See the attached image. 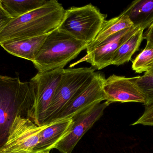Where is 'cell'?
Listing matches in <instances>:
<instances>
[{
    "mask_svg": "<svg viewBox=\"0 0 153 153\" xmlns=\"http://www.w3.org/2000/svg\"><path fill=\"white\" fill-rule=\"evenodd\" d=\"M35 102V91L30 82L0 75V149L6 143L16 118L31 119Z\"/></svg>",
    "mask_w": 153,
    "mask_h": 153,
    "instance_id": "6da1fadb",
    "label": "cell"
},
{
    "mask_svg": "<svg viewBox=\"0 0 153 153\" xmlns=\"http://www.w3.org/2000/svg\"><path fill=\"white\" fill-rule=\"evenodd\" d=\"M65 11L56 0L47 1L41 7L13 19L0 33V45L49 34L59 27Z\"/></svg>",
    "mask_w": 153,
    "mask_h": 153,
    "instance_id": "7a4b0ae2",
    "label": "cell"
},
{
    "mask_svg": "<svg viewBox=\"0 0 153 153\" xmlns=\"http://www.w3.org/2000/svg\"><path fill=\"white\" fill-rule=\"evenodd\" d=\"M88 43L54 30L47 35L36 58L32 62L38 72L62 68L86 49Z\"/></svg>",
    "mask_w": 153,
    "mask_h": 153,
    "instance_id": "3957f363",
    "label": "cell"
},
{
    "mask_svg": "<svg viewBox=\"0 0 153 153\" xmlns=\"http://www.w3.org/2000/svg\"><path fill=\"white\" fill-rule=\"evenodd\" d=\"M106 15L91 4L65 10L58 30L88 44L98 35Z\"/></svg>",
    "mask_w": 153,
    "mask_h": 153,
    "instance_id": "277c9868",
    "label": "cell"
},
{
    "mask_svg": "<svg viewBox=\"0 0 153 153\" xmlns=\"http://www.w3.org/2000/svg\"><path fill=\"white\" fill-rule=\"evenodd\" d=\"M94 71L92 67L64 69L60 83L46 112L43 125L52 122L93 77Z\"/></svg>",
    "mask_w": 153,
    "mask_h": 153,
    "instance_id": "5b68a950",
    "label": "cell"
},
{
    "mask_svg": "<svg viewBox=\"0 0 153 153\" xmlns=\"http://www.w3.org/2000/svg\"><path fill=\"white\" fill-rule=\"evenodd\" d=\"M64 69L59 68L38 72L30 79L35 94V102L31 120L38 126L44 124L46 112L60 83Z\"/></svg>",
    "mask_w": 153,
    "mask_h": 153,
    "instance_id": "8992f818",
    "label": "cell"
},
{
    "mask_svg": "<svg viewBox=\"0 0 153 153\" xmlns=\"http://www.w3.org/2000/svg\"><path fill=\"white\" fill-rule=\"evenodd\" d=\"M48 125L38 126L31 119L16 118L0 153H32L39 141V134Z\"/></svg>",
    "mask_w": 153,
    "mask_h": 153,
    "instance_id": "52a82bcc",
    "label": "cell"
},
{
    "mask_svg": "<svg viewBox=\"0 0 153 153\" xmlns=\"http://www.w3.org/2000/svg\"><path fill=\"white\" fill-rule=\"evenodd\" d=\"M105 79L103 74L94 72L93 77L51 123L72 118L74 116L93 105L106 101V96L103 91V84Z\"/></svg>",
    "mask_w": 153,
    "mask_h": 153,
    "instance_id": "ba28073f",
    "label": "cell"
},
{
    "mask_svg": "<svg viewBox=\"0 0 153 153\" xmlns=\"http://www.w3.org/2000/svg\"><path fill=\"white\" fill-rule=\"evenodd\" d=\"M110 104L104 102L95 104L74 116L72 126L68 135L56 146L55 149L61 153H71L84 135L91 128L102 116L105 109Z\"/></svg>",
    "mask_w": 153,
    "mask_h": 153,
    "instance_id": "9c48e42d",
    "label": "cell"
},
{
    "mask_svg": "<svg viewBox=\"0 0 153 153\" xmlns=\"http://www.w3.org/2000/svg\"><path fill=\"white\" fill-rule=\"evenodd\" d=\"M140 28L132 26L111 35L74 64L86 62L98 70L111 65L116 51Z\"/></svg>",
    "mask_w": 153,
    "mask_h": 153,
    "instance_id": "30bf717a",
    "label": "cell"
},
{
    "mask_svg": "<svg viewBox=\"0 0 153 153\" xmlns=\"http://www.w3.org/2000/svg\"><path fill=\"white\" fill-rule=\"evenodd\" d=\"M103 91L106 101L115 102H134L146 104L147 99L132 78L112 75L105 79Z\"/></svg>",
    "mask_w": 153,
    "mask_h": 153,
    "instance_id": "8fae6325",
    "label": "cell"
},
{
    "mask_svg": "<svg viewBox=\"0 0 153 153\" xmlns=\"http://www.w3.org/2000/svg\"><path fill=\"white\" fill-rule=\"evenodd\" d=\"M73 124L72 118L49 123L40 132L38 144L33 153L50 152L57 144L68 135Z\"/></svg>",
    "mask_w": 153,
    "mask_h": 153,
    "instance_id": "7c38bea8",
    "label": "cell"
},
{
    "mask_svg": "<svg viewBox=\"0 0 153 153\" xmlns=\"http://www.w3.org/2000/svg\"><path fill=\"white\" fill-rule=\"evenodd\" d=\"M48 34L30 38L10 40L4 42L0 46L12 55L33 62Z\"/></svg>",
    "mask_w": 153,
    "mask_h": 153,
    "instance_id": "4fadbf2b",
    "label": "cell"
},
{
    "mask_svg": "<svg viewBox=\"0 0 153 153\" xmlns=\"http://www.w3.org/2000/svg\"><path fill=\"white\" fill-rule=\"evenodd\" d=\"M135 27L145 29L153 22V0H136L123 12Z\"/></svg>",
    "mask_w": 153,
    "mask_h": 153,
    "instance_id": "5bb4252c",
    "label": "cell"
},
{
    "mask_svg": "<svg viewBox=\"0 0 153 153\" xmlns=\"http://www.w3.org/2000/svg\"><path fill=\"white\" fill-rule=\"evenodd\" d=\"M132 26L134 25L128 17L122 13L117 17L105 20L95 39L88 44L86 54L91 52L111 35Z\"/></svg>",
    "mask_w": 153,
    "mask_h": 153,
    "instance_id": "9a60e30c",
    "label": "cell"
},
{
    "mask_svg": "<svg viewBox=\"0 0 153 153\" xmlns=\"http://www.w3.org/2000/svg\"><path fill=\"white\" fill-rule=\"evenodd\" d=\"M144 31V29L140 28L117 49L113 57L111 65L119 66L131 60L143 39Z\"/></svg>",
    "mask_w": 153,
    "mask_h": 153,
    "instance_id": "2e32d148",
    "label": "cell"
},
{
    "mask_svg": "<svg viewBox=\"0 0 153 153\" xmlns=\"http://www.w3.org/2000/svg\"><path fill=\"white\" fill-rule=\"evenodd\" d=\"M47 1L46 0H1L2 7L13 19L41 7Z\"/></svg>",
    "mask_w": 153,
    "mask_h": 153,
    "instance_id": "e0dca14e",
    "label": "cell"
},
{
    "mask_svg": "<svg viewBox=\"0 0 153 153\" xmlns=\"http://www.w3.org/2000/svg\"><path fill=\"white\" fill-rule=\"evenodd\" d=\"M153 63V44L147 42L144 49L136 57L132 63V68L137 73L145 72Z\"/></svg>",
    "mask_w": 153,
    "mask_h": 153,
    "instance_id": "ac0fdd59",
    "label": "cell"
},
{
    "mask_svg": "<svg viewBox=\"0 0 153 153\" xmlns=\"http://www.w3.org/2000/svg\"><path fill=\"white\" fill-rule=\"evenodd\" d=\"M132 80L146 97V107L153 105V73L133 77Z\"/></svg>",
    "mask_w": 153,
    "mask_h": 153,
    "instance_id": "d6986e66",
    "label": "cell"
},
{
    "mask_svg": "<svg viewBox=\"0 0 153 153\" xmlns=\"http://www.w3.org/2000/svg\"><path fill=\"white\" fill-rule=\"evenodd\" d=\"M137 125L153 126V105L146 107L143 115L132 125Z\"/></svg>",
    "mask_w": 153,
    "mask_h": 153,
    "instance_id": "ffe728a7",
    "label": "cell"
},
{
    "mask_svg": "<svg viewBox=\"0 0 153 153\" xmlns=\"http://www.w3.org/2000/svg\"><path fill=\"white\" fill-rule=\"evenodd\" d=\"M12 19L2 7L0 0V33Z\"/></svg>",
    "mask_w": 153,
    "mask_h": 153,
    "instance_id": "44dd1931",
    "label": "cell"
},
{
    "mask_svg": "<svg viewBox=\"0 0 153 153\" xmlns=\"http://www.w3.org/2000/svg\"><path fill=\"white\" fill-rule=\"evenodd\" d=\"M143 39L146 40L147 42L153 44V22L143 33Z\"/></svg>",
    "mask_w": 153,
    "mask_h": 153,
    "instance_id": "7402d4cb",
    "label": "cell"
},
{
    "mask_svg": "<svg viewBox=\"0 0 153 153\" xmlns=\"http://www.w3.org/2000/svg\"><path fill=\"white\" fill-rule=\"evenodd\" d=\"M151 73H153V63L148 67L145 72V74H148Z\"/></svg>",
    "mask_w": 153,
    "mask_h": 153,
    "instance_id": "603a6c76",
    "label": "cell"
},
{
    "mask_svg": "<svg viewBox=\"0 0 153 153\" xmlns=\"http://www.w3.org/2000/svg\"><path fill=\"white\" fill-rule=\"evenodd\" d=\"M50 153V152L49 151H47V152H37L35 153Z\"/></svg>",
    "mask_w": 153,
    "mask_h": 153,
    "instance_id": "cb8c5ba5",
    "label": "cell"
}]
</instances>
